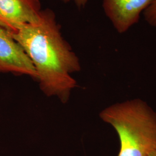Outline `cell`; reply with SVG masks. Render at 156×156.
<instances>
[{
  "instance_id": "3",
  "label": "cell",
  "mask_w": 156,
  "mask_h": 156,
  "mask_svg": "<svg viewBox=\"0 0 156 156\" xmlns=\"http://www.w3.org/2000/svg\"><path fill=\"white\" fill-rule=\"evenodd\" d=\"M0 72L38 76L33 64L9 32L0 27Z\"/></svg>"
},
{
  "instance_id": "6",
  "label": "cell",
  "mask_w": 156,
  "mask_h": 156,
  "mask_svg": "<svg viewBox=\"0 0 156 156\" xmlns=\"http://www.w3.org/2000/svg\"><path fill=\"white\" fill-rule=\"evenodd\" d=\"M143 13L147 23L151 26L156 27V0H153Z\"/></svg>"
},
{
  "instance_id": "8",
  "label": "cell",
  "mask_w": 156,
  "mask_h": 156,
  "mask_svg": "<svg viewBox=\"0 0 156 156\" xmlns=\"http://www.w3.org/2000/svg\"><path fill=\"white\" fill-rule=\"evenodd\" d=\"M148 156H156V150L153 151Z\"/></svg>"
},
{
  "instance_id": "5",
  "label": "cell",
  "mask_w": 156,
  "mask_h": 156,
  "mask_svg": "<svg viewBox=\"0 0 156 156\" xmlns=\"http://www.w3.org/2000/svg\"><path fill=\"white\" fill-rule=\"evenodd\" d=\"M153 0H103L102 8L106 17L119 33L127 31L140 20Z\"/></svg>"
},
{
  "instance_id": "4",
  "label": "cell",
  "mask_w": 156,
  "mask_h": 156,
  "mask_svg": "<svg viewBox=\"0 0 156 156\" xmlns=\"http://www.w3.org/2000/svg\"><path fill=\"white\" fill-rule=\"evenodd\" d=\"M41 11L39 0H0V27L14 33L37 21Z\"/></svg>"
},
{
  "instance_id": "2",
  "label": "cell",
  "mask_w": 156,
  "mask_h": 156,
  "mask_svg": "<svg viewBox=\"0 0 156 156\" xmlns=\"http://www.w3.org/2000/svg\"><path fill=\"white\" fill-rule=\"evenodd\" d=\"M100 116L117 132L120 142L117 156H148L156 150V113L144 101L115 104Z\"/></svg>"
},
{
  "instance_id": "1",
  "label": "cell",
  "mask_w": 156,
  "mask_h": 156,
  "mask_svg": "<svg viewBox=\"0 0 156 156\" xmlns=\"http://www.w3.org/2000/svg\"><path fill=\"white\" fill-rule=\"evenodd\" d=\"M10 34L33 62L41 89L48 96L56 95L67 102L76 86L71 74L80 71V66L62 35L54 12L42 9L37 21Z\"/></svg>"
},
{
  "instance_id": "7",
  "label": "cell",
  "mask_w": 156,
  "mask_h": 156,
  "mask_svg": "<svg viewBox=\"0 0 156 156\" xmlns=\"http://www.w3.org/2000/svg\"><path fill=\"white\" fill-rule=\"evenodd\" d=\"M65 3H73L79 8H83L86 5L89 0H60Z\"/></svg>"
}]
</instances>
